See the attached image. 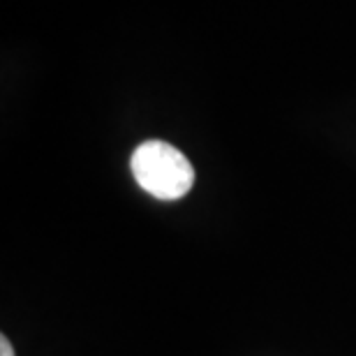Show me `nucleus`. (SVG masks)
Listing matches in <instances>:
<instances>
[{
    "label": "nucleus",
    "instance_id": "obj_1",
    "mask_svg": "<svg viewBox=\"0 0 356 356\" xmlns=\"http://www.w3.org/2000/svg\"><path fill=\"white\" fill-rule=\"evenodd\" d=\"M132 174L148 195L174 202L195 185L190 160L167 141H144L132 153Z\"/></svg>",
    "mask_w": 356,
    "mask_h": 356
},
{
    "label": "nucleus",
    "instance_id": "obj_2",
    "mask_svg": "<svg viewBox=\"0 0 356 356\" xmlns=\"http://www.w3.org/2000/svg\"><path fill=\"white\" fill-rule=\"evenodd\" d=\"M0 356H14V350H12L10 340H7L5 336L0 338Z\"/></svg>",
    "mask_w": 356,
    "mask_h": 356
}]
</instances>
